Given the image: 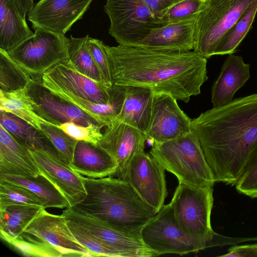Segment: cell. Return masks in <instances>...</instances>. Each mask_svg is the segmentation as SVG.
<instances>
[{
    "label": "cell",
    "mask_w": 257,
    "mask_h": 257,
    "mask_svg": "<svg viewBox=\"0 0 257 257\" xmlns=\"http://www.w3.org/2000/svg\"><path fill=\"white\" fill-rule=\"evenodd\" d=\"M104 48L112 84L136 86L188 102L207 80V59L194 51H175L119 44Z\"/></svg>",
    "instance_id": "6da1fadb"
},
{
    "label": "cell",
    "mask_w": 257,
    "mask_h": 257,
    "mask_svg": "<svg viewBox=\"0 0 257 257\" xmlns=\"http://www.w3.org/2000/svg\"><path fill=\"white\" fill-rule=\"evenodd\" d=\"M191 128L215 181L235 186L257 145V93L201 113Z\"/></svg>",
    "instance_id": "7a4b0ae2"
},
{
    "label": "cell",
    "mask_w": 257,
    "mask_h": 257,
    "mask_svg": "<svg viewBox=\"0 0 257 257\" xmlns=\"http://www.w3.org/2000/svg\"><path fill=\"white\" fill-rule=\"evenodd\" d=\"M82 179L87 195L81 202L71 207L141 239L142 228L158 211L122 179L112 176L94 179L82 175Z\"/></svg>",
    "instance_id": "3957f363"
},
{
    "label": "cell",
    "mask_w": 257,
    "mask_h": 257,
    "mask_svg": "<svg viewBox=\"0 0 257 257\" xmlns=\"http://www.w3.org/2000/svg\"><path fill=\"white\" fill-rule=\"evenodd\" d=\"M151 146V156L165 170L173 174L179 183L200 188L213 187L216 182L213 173L192 132Z\"/></svg>",
    "instance_id": "277c9868"
},
{
    "label": "cell",
    "mask_w": 257,
    "mask_h": 257,
    "mask_svg": "<svg viewBox=\"0 0 257 257\" xmlns=\"http://www.w3.org/2000/svg\"><path fill=\"white\" fill-rule=\"evenodd\" d=\"M213 192V187H196L179 182L169 203L180 229L201 250L214 246L219 235L211 224Z\"/></svg>",
    "instance_id": "5b68a950"
},
{
    "label": "cell",
    "mask_w": 257,
    "mask_h": 257,
    "mask_svg": "<svg viewBox=\"0 0 257 257\" xmlns=\"http://www.w3.org/2000/svg\"><path fill=\"white\" fill-rule=\"evenodd\" d=\"M34 30L8 52L33 81L41 82L45 72L69 59V38L42 28Z\"/></svg>",
    "instance_id": "8992f818"
},
{
    "label": "cell",
    "mask_w": 257,
    "mask_h": 257,
    "mask_svg": "<svg viewBox=\"0 0 257 257\" xmlns=\"http://www.w3.org/2000/svg\"><path fill=\"white\" fill-rule=\"evenodd\" d=\"M254 0H205L196 19L193 51L207 59L214 56L222 37Z\"/></svg>",
    "instance_id": "52a82bcc"
},
{
    "label": "cell",
    "mask_w": 257,
    "mask_h": 257,
    "mask_svg": "<svg viewBox=\"0 0 257 257\" xmlns=\"http://www.w3.org/2000/svg\"><path fill=\"white\" fill-rule=\"evenodd\" d=\"M109 34L120 45L136 47L154 29L164 26L143 0H107Z\"/></svg>",
    "instance_id": "ba28073f"
},
{
    "label": "cell",
    "mask_w": 257,
    "mask_h": 257,
    "mask_svg": "<svg viewBox=\"0 0 257 257\" xmlns=\"http://www.w3.org/2000/svg\"><path fill=\"white\" fill-rule=\"evenodd\" d=\"M141 238L157 256L173 253L184 255L201 250L199 245L177 224L170 204L164 205L142 228Z\"/></svg>",
    "instance_id": "9c48e42d"
},
{
    "label": "cell",
    "mask_w": 257,
    "mask_h": 257,
    "mask_svg": "<svg viewBox=\"0 0 257 257\" xmlns=\"http://www.w3.org/2000/svg\"><path fill=\"white\" fill-rule=\"evenodd\" d=\"M41 83L49 90L68 92L97 103H108L112 100L113 85L109 86L82 74L69 59L45 72Z\"/></svg>",
    "instance_id": "30bf717a"
},
{
    "label": "cell",
    "mask_w": 257,
    "mask_h": 257,
    "mask_svg": "<svg viewBox=\"0 0 257 257\" xmlns=\"http://www.w3.org/2000/svg\"><path fill=\"white\" fill-rule=\"evenodd\" d=\"M165 171L144 150L133 158L121 179L127 181L142 199L158 212L168 195Z\"/></svg>",
    "instance_id": "8fae6325"
},
{
    "label": "cell",
    "mask_w": 257,
    "mask_h": 257,
    "mask_svg": "<svg viewBox=\"0 0 257 257\" xmlns=\"http://www.w3.org/2000/svg\"><path fill=\"white\" fill-rule=\"evenodd\" d=\"M172 96L154 93L151 120L146 134L148 140L161 143L192 132L191 119L181 109Z\"/></svg>",
    "instance_id": "7c38bea8"
},
{
    "label": "cell",
    "mask_w": 257,
    "mask_h": 257,
    "mask_svg": "<svg viewBox=\"0 0 257 257\" xmlns=\"http://www.w3.org/2000/svg\"><path fill=\"white\" fill-rule=\"evenodd\" d=\"M93 0H40L28 13L34 30L42 28L65 35L81 19Z\"/></svg>",
    "instance_id": "4fadbf2b"
},
{
    "label": "cell",
    "mask_w": 257,
    "mask_h": 257,
    "mask_svg": "<svg viewBox=\"0 0 257 257\" xmlns=\"http://www.w3.org/2000/svg\"><path fill=\"white\" fill-rule=\"evenodd\" d=\"M24 231L54 247L62 256H94L75 238L62 214H53L44 209Z\"/></svg>",
    "instance_id": "5bb4252c"
},
{
    "label": "cell",
    "mask_w": 257,
    "mask_h": 257,
    "mask_svg": "<svg viewBox=\"0 0 257 257\" xmlns=\"http://www.w3.org/2000/svg\"><path fill=\"white\" fill-rule=\"evenodd\" d=\"M62 214L66 219L76 222L100 238L110 247L122 253L125 257L157 256L141 239L113 228L103 221L67 207Z\"/></svg>",
    "instance_id": "9a60e30c"
},
{
    "label": "cell",
    "mask_w": 257,
    "mask_h": 257,
    "mask_svg": "<svg viewBox=\"0 0 257 257\" xmlns=\"http://www.w3.org/2000/svg\"><path fill=\"white\" fill-rule=\"evenodd\" d=\"M147 140L141 131L117 120L106 126L97 145L115 160L118 167L115 176L121 179L133 158L144 151Z\"/></svg>",
    "instance_id": "2e32d148"
},
{
    "label": "cell",
    "mask_w": 257,
    "mask_h": 257,
    "mask_svg": "<svg viewBox=\"0 0 257 257\" xmlns=\"http://www.w3.org/2000/svg\"><path fill=\"white\" fill-rule=\"evenodd\" d=\"M30 150V149H29ZM42 175L48 179L73 207L87 195L82 175L41 150H30Z\"/></svg>",
    "instance_id": "e0dca14e"
},
{
    "label": "cell",
    "mask_w": 257,
    "mask_h": 257,
    "mask_svg": "<svg viewBox=\"0 0 257 257\" xmlns=\"http://www.w3.org/2000/svg\"><path fill=\"white\" fill-rule=\"evenodd\" d=\"M197 16L153 29L136 47L175 51L193 50Z\"/></svg>",
    "instance_id": "ac0fdd59"
},
{
    "label": "cell",
    "mask_w": 257,
    "mask_h": 257,
    "mask_svg": "<svg viewBox=\"0 0 257 257\" xmlns=\"http://www.w3.org/2000/svg\"><path fill=\"white\" fill-rule=\"evenodd\" d=\"M27 91L33 100L58 125L70 121L84 126L101 124L77 106L52 93L41 82L32 80L27 87Z\"/></svg>",
    "instance_id": "d6986e66"
},
{
    "label": "cell",
    "mask_w": 257,
    "mask_h": 257,
    "mask_svg": "<svg viewBox=\"0 0 257 257\" xmlns=\"http://www.w3.org/2000/svg\"><path fill=\"white\" fill-rule=\"evenodd\" d=\"M42 174L30 150L0 124V175L34 176Z\"/></svg>",
    "instance_id": "ffe728a7"
},
{
    "label": "cell",
    "mask_w": 257,
    "mask_h": 257,
    "mask_svg": "<svg viewBox=\"0 0 257 257\" xmlns=\"http://www.w3.org/2000/svg\"><path fill=\"white\" fill-rule=\"evenodd\" d=\"M250 64L241 56L229 54L224 62L220 74L212 87L213 107L222 106L232 101L235 92L250 78Z\"/></svg>",
    "instance_id": "44dd1931"
},
{
    "label": "cell",
    "mask_w": 257,
    "mask_h": 257,
    "mask_svg": "<svg viewBox=\"0 0 257 257\" xmlns=\"http://www.w3.org/2000/svg\"><path fill=\"white\" fill-rule=\"evenodd\" d=\"M69 166L87 177L98 179L114 176L117 170L115 160L97 145L78 141Z\"/></svg>",
    "instance_id": "7402d4cb"
},
{
    "label": "cell",
    "mask_w": 257,
    "mask_h": 257,
    "mask_svg": "<svg viewBox=\"0 0 257 257\" xmlns=\"http://www.w3.org/2000/svg\"><path fill=\"white\" fill-rule=\"evenodd\" d=\"M124 86V99L117 120L146 136L152 114L154 93L145 87Z\"/></svg>",
    "instance_id": "603a6c76"
},
{
    "label": "cell",
    "mask_w": 257,
    "mask_h": 257,
    "mask_svg": "<svg viewBox=\"0 0 257 257\" xmlns=\"http://www.w3.org/2000/svg\"><path fill=\"white\" fill-rule=\"evenodd\" d=\"M0 124L30 150L43 151L57 160L69 166L41 130L12 113L1 110Z\"/></svg>",
    "instance_id": "cb8c5ba5"
},
{
    "label": "cell",
    "mask_w": 257,
    "mask_h": 257,
    "mask_svg": "<svg viewBox=\"0 0 257 257\" xmlns=\"http://www.w3.org/2000/svg\"><path fill=\"white\" fill-rule=\"evenodd\" d=\"M14 0H0V49L9 52L33 35Z\"/></svg>",
    "instance_id": "d4e9b609"
},
{
    "label": "cell",
    "mask_w": 257,
    "mask_h": 257,
    "mask_svg": "<svg viewBox=\"0 0 257 257\" xmlns=\"http://www.w3.org/2000/svg\"><path fill=\"white\" fill-rule=\"evenodd\" d=\"M113 89L112 101L105 104L92 102L60 90L50 91L62 99L77 106L99 123L106 126L117 120L124 99V86L113 84Z\"/></svg>",
    "instance_id": "484cf974"
},
{
    "label": "cell",
    "mask_w": 257,
    "mask_h": 257,
    "mask_svg": "<svg viewBox=\"0 0 257 257\" xmlns=\"http://www.w3.org/2000/svg\"><path fill=\"white\" fill-rule=\"evenodd\" d=\"M0 110L12 113L40 130L43 123L52 125L46 114L28 94L27 87L11 92L0 90Z\"/></svg>",
    "instance_id": "4316f807"
},
{
    "label": "cell",
    "mask_w": 257,
    "mask_h": 257,
    "mask_svg": "<svg viewBox=\"0 0 257 257\" xmlns=\"http://www.w3.org/2000/svg\"><path fill=\"white\" fill-rule=\"evenodd\" d=\"M45 209L36 205L13 204L0 206V236L5 242L20 236Z\"/></svg>",
    "instance_id": "83f0119b"
},
{
    "label": "cell",
    "mask_w": 257,
    "mask_h": 257,
    "mask_svg": "<svg viewBox=\"0 0 257 257\" xmlns=\"http://www.w3.org/2000/svg\"><path fill=\"white\" fill-rule=\"evenodd\" d=\"M4 180L24 187L32 191L45 202L46 208L54 207L63 209L69 206L66 198L56 187L42 174L34 176H20L0 175Z\"/></svg>",
    "instance_id": "f1b7e54d"
},
{
    "label": "cell",
    "mask_w": 257,
    "mask_h": 257,
    "mask_svg": "<svg viewBox=\"0 0 257 257\" xmlns=\"http://www.w3.org/2000/svg\"><path fill=\"white\" fill-rule=\"evenodd\" d=\"M89 38L88 35L80 38L71 36L69 38V60L82 74L105 84L90 51L88 45Z\"/></svg>",
    "instance_id": "f546056e"
},
{
    "label": "cell",
    "mask_w": 257,
    "mask_h": 257,
    "mask_svg": "<svg viewBox=\"0 0 257 257\" xmlns=\"http://www.w3.org/2000/svg\"><path fill=\"white\" fill-rule=\"evenodd\" d=\"M256 13L257 0H254L238 21L221 39L214 55L233 54L250 30Z\"/></svg>",
    "instance_id": "4dcf8cb0"
},
{
    "label": "cell",
    "mask_w": 257,
    "mask_h": 257,
    "mask_svg": "<svg viewBox=\"0 0 257 257\" xmlns=\"http://www.w3.org/2000/svg\"><path fill=\"white\" fill-rule=\"evenodd\" d=\"M32 81L8 52L0 49V90L11 92L24 89Z\"/></svg>",
    "instance_id": "1f68e13d"
},
{
    "label": "cell",
    "mask_w": 257,
    "mask_h": 257,
    "mask_svg": "<svg viewBox=\"0 0 257 257\" xmlns=\"http://www.w3.org/2000/svg\"><path fill=\"white\" fill-rule=\"evenodd\" d=\"M66 220L75 238L94 256L125 257L122 253L105 244L85 227L72 221Z\"/></svg>",
    "instance_id": "d6a6232c"
},
{
    "label": "cell",
    "mask_w": 257,
    "mask_h": 257,
    "mask_svg": "<svg viewBox=\"0 0 257 257\" xmlns=\"http://www.w3.org/2000/svg\"><path fill=\"white\" fill-rule=\"evenodd\" d=\"M10 246L26 256L60 257L62 253L31 234L24 231L20 236L6 241Z\"/></svg>",
    "instance_id": "836d02e7"
},
{
    "label": "cell",
    "mask_w": 257,
    "mask_h": 257,
    "mask_svg": "<svg viewBox=\"0 0 257 257\" xmlns=\"http://www.w3.org/2000/svg\"><path fill=\"white\" fill-rule=\"evenodd\" d=\"M13 204L36 205L46 209L45 202L27 188L0 179V206Z\"/></svg>",
    "instance_id": "e575fe53"
},
{
    "label": "cell",
    "mask_w": 257,
    "mask_h": 257,
    "mask_svg": "<svg viewBox=\"0 0 257 257\" xmlns=\"http://www.w3.org/2000/svg\"><path fill=\"white\" fill-rule=\"evenodd\" d=\"M240 193L257 198V145L249 156L235 184Z\"/></svg>",
    "instance_id": "d590c367"
},
{
    "label": "cell",
    "mask_w": 257,
    "mask_h": 257,
    "mask_svg": "<svg viewBox=\"0 0 257 257\" xmlns=\"http://www.w3.org/2000/svg\"><path fill=\"white\" fill-rule=\"evenodd\" d=\"M41 131L49 139L56 150L69 165L78 141L53 125L43 123L42 124Z\"/></svg>",
    "instance_id": "8d00e7d4"
},
{
    "label": "cell",
    "mask_w": 257,
    "mask_h": 257,
    "mask_svg": "<svg viewBox=\"0 0 257 257\" xmlns=\"http://www.w3.org/2000/svg\"><path fill=\"white\" fill-rule=\"evenodd\" d=\"M101 124H91L84 126L70 121L62 123L57 127L77 141H84L97 145L103 136Z\"/></svg>",
    "instance_id": "74e56055"
},
{
    "label": "cell",
    "mask_w": 257,
    "mask_h": 257,
    "mask_svg": "<svg viewBox=\"0 0 257 257\" xmlns=\"http://www.w3.org/2000/svg\"><path fill=\"white\" fill-rule=\"evenodd\" d=\"M205 0H182L171 6L161 18L165 25L198 15Z\"/></svg>",
    "instance_id": "f35d334b"
},
{
    "label": "cell",
    "mask_w": 257,
    "mask_h": 257,
    "mask_svg": "<svg viewBox=\"0 0 257 257\" xmlns=\"http://www.w3.org/2000/svg\"><path fill=\"white\" fill-rule=\"evenodd\" d=\"M88 45L95 64L98 68L104 83L112 86V76L109 62L102 40L89 37Z\"/></svg>",
    "instance_id": "ab89813d"
},
{
    "label": "cell",
    "mask_w": 257,
    "mask_h": 257,
    "mask_svg": "<svg viewBox=\"0 0 257 257\" xmlns=\"http://www.w3.org/2000/svg\"><path fill=\"white\" fill-rule=\"evenodd\" d=\"M158 20L161 18L166 12L173 5L182 0H143Z\"/></svg>",
    "instance_id": "60d3db41"
},
{
    "label": "cell",
    "mask_w": 257,
    "mask_h": 257,
    "mask_svg": "<svg viewBox=\"0 0 257 257\" xmlns=\"http://www.w3.org/2000/svg\"><path fill=\"white\" fill-rule=\"evenodd\" d=\"M220 256L257 257V243L234 245L228 248L226 254L220 255Z\"/></svg>",
    "instance_id": "b9f144b4"
}]
</instances>
